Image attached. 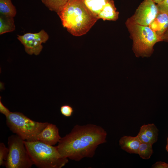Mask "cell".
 Segmentation results:
<instances>
[{
    "mask_svg": "<svg viewBox=\"0 0 168 168\" xmlns=\"http://www.w3.org/2000/svg\"><path fill=\"white\" fill-rule=\"evenodd\" d=\"M83 0L87 8L97 18L99 14L110 0Z\"/></svg>",
    "mask_w": 168,
    "mask_h": 168,
    "instance_id": "cell-14",
    "label": "cell"
},
{
    "mask_svg": "<svg viewBox=\"0 0 168 168\" xmlns=\"http://www.w3.org/2000/svg\"><path fill=\"white\" fill-rule=\"evenodd\" d=\"M153 153L152 145L141 143L138 149V154L141 158L144 159H149Z\"/></svg>",
    "mask_w": 168,
    "mask_h": 168,
    "instance_id": "cell-18",
    "label": "cell"
},
{
    "mask_svg": "<svg viewBox=\"0 0 168 168\" xmlns=\"http://www.w3.org/2000/svg\"><path fill=\"white\" fill-rule=\"evenodd\" d=\"M6 123L13 133L28 141L37 140L38 135L49 123L34 121L18 112H11L6 117Z\"/></svg>",
    "mask_w": 168,
    "mask_h": 168,
    "instance_id": "cell-5",
    "label": "cell"
},
{
    "mask_svg": "<svg viewBox=\"0 0 168 168\" xmlns=\"http://www.w3.org/2000/svg\"><path fill=\"white\" fill-rule=\"evenodd\" d=\"M149 26L161 39L164 34L168 28V14L158 12L156 16Z\"/></svg>",
    "mask_w": 168,
    "mask_h": 168,
    "instance_id": "cell-11",
    "label": "cell"
},
{
    "mask_svg": "<svg viewBox=\"0 0 168 168\" xmlns=\"http://www.w3.org/2000/svg\"><path fill=\"white\" fill-rule=\"evenodd\" d=\"M107 133L101 127L94 124L76 125L61 138L57 146L63 156L76 161L92 158L98 146L106 142Z\"/></svg>",
    "mask_w": 168,
    "mask_h": 168,
    "instance_id": "cell-1",
    "label": "cell"
},
{
    "mask_svg": "<svg viewBox=\"0 0 168 168\" xmlns=\"http://www.w3.org/2000/svg\"><path fill=\"white\" fill-rule=\"evenodd\" d=\"M60 111L61 114L65 117L71 116L73 112V108L68 105H64L61 106Z\"/></svg>",
    "mask_w": 168,
    "mask_h": 168,
    "instance_id": "cell-20",
    "label": "cell"
},
{
    "mask_svg": "<svg viewBox=\"0 0 168 168\" xmlns=\"http://www.w3.org/2000/svg\"><path fill=\"white\" fill-rule=\"evenodd\" d=\"M44 5L51 11L57 13L69 0H41Z\"/></svg>",
    "mask_w": 168,
    "mask_h": 168,
    "instance_id": "cell-17",
    "label": "cell"
},
{
    "mask_svg": "<svg viewBox=\"0 0 168 168\" xmlns=\"http://www.w3.org/2000/svg\"><path fill=\"white\" fill-rule=\"evenodd\" d=\"M1 97L0 99V112L7 117L11 113L9 110L5 106L1 101Z\"/></svg>",
    "mask_w": 168,
    "mask_h": 168,
    "instance_id": "cell-22",
    "label": "cell"
},
{
    "mask_svg": "<svg viewBox=\"0 0 168 168\" xmlns=\"http://www.w3.org/2000/svg\"><path fill=\"white\" fill-rule=\"evenodd\" d=\"M0 15L14 17L16 14V10L11 0H0Z\"/></svg>",
    "mask_w": 168,
    "mask_h": 168,
    "instance_id": "cell-16",
    "label": "cell"
},
{
    "mask_svg": "<svg viewBox=\"0 0 168 168\" xmlns=\"http://www.w3.org/2000/svg\"><path fill=\"white\" fill-rule=\"evenodd\" d=\"M158 130L154 124L143 125L137 135L142 143L152 145L157 140Z\"/></svg>",
    "mask_w": 168,
    "mask_h": 168,
    "instance_id": "cell-10",
    "label": "cell"
},
{
    "mask_svg": "<svg viewBox=\"0 0 168 168\" xmlns=\"http://www.w3.org/2000/svg\"><path fill=\"white\" fill-rule=\"evenodd\" d=\"M9 152L5 166L6 168H30L34 165L24 140L16 134L8 138Z\"/></svg>",
    "mask_w": 168,
    "mask_h": 168,
    "instance_id": "cell-6",
    "label": "cell"
},
{
    "mask_svg": "<svg viewBox=\"0 0 168 168\" xmlns=\"http://www.w3.org/2000/svg\"><path fill=\"white\" fill-rule=\"evenodd\" d=\"M17 39L23 45L27 54L37 55L43 49L42 44L48 40L49 35L42 29L38 33H27L22 35H17Z\"/></svg>",
    "mask_w": 168,
    "mask_h": 168,
    "instance_id": "cell-7",
    "label": "cell"
},
{
    "mask_svg": "<svg viewBox=\"0 0 168 168\" xmlns=\"http://www.w3.org/2000/svg\"><path fill=\"white\" fill-rule=\"evenodd\" d=\"M166 149L168 152V137L167 140V144L166 146Z\"/></svg>",
    "mask_w": 168,
    "mask_h": 168,
    "instance_id": "cell-26",
    "label": "cell"
},
{
    "mask_svg": "<svg viewBox=\"0 0 168 168\" xmlns=\"http://www.w3.org/2000/svg\"><path fill=\"white\" fill-rule=\"evenodd\" d=\"M125 25L133 40L132 49L137 57H149L151 55L155 44L162 41L156 33L149 26L134 22L130 17Z\"/></svg>",
    "mask_w": 168,
    "mask_h": 168,
    "instance_id": "cell-4",
    "label": "cell"
},
{
    "mask_svg": "<svg viewBox=\"0 0 168 168\" xmlns=\"http://www.w3.org/2000/svg\"><path fill=\"white\" fill-rule=\"evenodd\" d=\"M158 12L157 5L152 0H143L130 18L137 24L149 26Z\"/></svg>",
    "mask_w": 168,
    "mask_h": 168,
    "instance_id": "cell-8",
    "label": "cell"
},
{
    "mask_svg": "<svg viewBox=\"0 0 168 168\" xmlns=\"http://www.w3.org/2000/svg\"><path fill=\"white\" fill-rule=\"evenodd\" d=\"M57 14L63 27L76 36L87 33L98 20L83 0H69Z\"/></svg>",
    "mask_w": 168,
    "mask_h": 168,
    "instance_id": "cell-2",
    "label": "cell"
},
{
    "mask_svg": "<svg viewBox=\"0 0 168 168\" xmlns=\"http://www.w3.org/2000/svg\"><path fill=\"white\" fill-rule=\"evenodd\" d=\"M25 145L33 163L39 168H61L68 162V159L59 152L56 146L38 140H24Z\"/></svg>",
    "mask_w": 168,
    "mask_h": 168,
    "instance_id": "cell-3",
    "label": "cell"
},
{
    "mask_svg": "<svg viewBox=\"0 0 168 168\" xmlns=\"http://www.w3.org/2000/svg\"><path fill=\"white\" fill-rule=\"evenodd\" d=\"M161 39L162 41L168 42V28L164 34L161 38Z\"/></svg>",
    "mask_w": 168,
    "mask_h": 168,
    "instance_id": "cell-24",
    "label": "cell"
},
{
    "mask_svg": "<svg viewBox=\"0 0 168 168\" xmlns=\"http://www.w3.org/2000/svg\"><path fill=\"white\" fill-rule=\"evenodd\" d=\"M156 5L158 12L168 14V0H164Z\"/></svg>",
    "mask_w": 168,
    "mask_h": 168,
    "instance_id": "cell-21",
    "label": "cell"
},
{
    "mask_svg": "<svg viewBox=\"0 0 168 168\" xmlns=\"http://www.w3.org/2000/svg\"><path fill=\"white\" fill-rule=\"evenodd\" d=\"M141 142L137 136L136 137L124 136L119 140V144L121 148L130 153L138 154Z\"/></svg>",
    "mask_w": 168,
    "mask_h": 168,
    "instance_id": "cell-12",
    "label": "cell"
},
{
    "mask_svg": "<svg viewBox=\"0 0 168 168\" xmlns=\"http://www.w3.org/2000/svg\"><path fill=\"white\" fill-rule=\"evenodd\" d=\"M119 14L114 1L110 0L99 14L97 18L98 20L101 19L104 21H115L118 19Z\"/></svg>",
    "mask_w": 168,
    "mask_h": 168,
    "instance_id": "cell-13",
    "label": "cell"
},
{
    "mask_svg": "<svg viewBox=\"0 0 168 168\" xmlns=\"http://www.w3.org/2000/svg\"><path fill=\"white\" fill-rule=\"evenodd\" d=\"M152 167L154 168H168V163L164 162L157 161L152 165Z\"/></svg>",
    "mask_w": 168,
    "mask_h": 168,
    "instance_id": "cell-23",
    "label": "cell"
},
{
    "mask_svg": "<svg viewBox=\"0 0 168 168\" xmlns=\"http://www.w3.org/2000/svg\"><path fill=\"white\" fill-rule=\"evenodd\" d=\"M15 28L14 17L0 15V35L13 31Z\"/></svg>",
    "mask_w": 168,
    "mask_h": 168,
    "instance_id": "cell-15",
    "label": "cell"
},
{
    "mask_svg": "<svg viewBox=\"0 0 168 168\" xmlns=\"http://www.w3.org/2000/svg\"><path fill=\"white\" fill-rule=\"evenodd\" d=\"M9 152L8 147L2 142L0 143V166H5Z\"/></svg>",
    "mask_w": 168,
    "mask_h": 168,
    "instance_id": "cell-19",
    "label": "cell"
},
{
    "mask_svg": "<svg viewBox=\"0 0 168 168\" xmlns=\"http://www.w3.org/2000/svg\"><path fill=\"white\" fill-rule=\"evenodd\" d=\"M155 3L159 4L163 1L164 0H152Z\"/></svg>",
    "mask_w": 168,
    "mask_h": 168,
    "instance_id": "cell-25",
    "label": "cell"
},
{
    "mask_svg": "<svg viewBox=\"0 0 168 168\" xmlns=\"http://www.w3.org/2000/svg\"><path fill=\"white\" fill-rule=\"evenodd\" d=\"M61 138L57 126L54 124L48 123L37 136V140L53 146L58 143Z\"/></svg>",
    "mask_w": 168,
    "mask_h": 168,
    "instance_id": "cell-9",
    "label": "cell"
}]
</instances>
